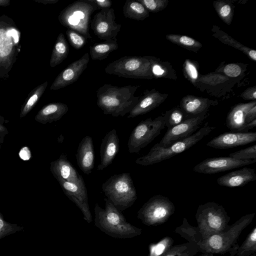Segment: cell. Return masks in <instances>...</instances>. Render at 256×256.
<instances>
[{"label": "cell", "mask_w": 256, "mask_h": 256, "mask_svg": "<svg viewBox=\"0 0 256 256\" xmlns=\"http://www.w3.org/2000/svg\"><path fill=\"white\" fill-rule=\"evenodd\" d=\"M228 156L238 160L256 159V144L231 153Z\"/></svg>", "instance_id": "74e56055"}, {"label": "cell", "mask_w": 256, "mask_h": 256, "mask_svg": "<svg viewBox=\"0 0 256 256\" xmlns=\"http://www.w3.org/2000/svg\"><path fill=\"white\" fill-rule=\"evenodd\" d=\"M152 60L148 56H124L110 63L105 72L125 78L151 79Z\"/></svg>", "instance_id": "ba28073f"}, {"label": "cell", "mask_w": 256, "mask_h": 256, "mask_svg": "<svg viewBox=\"0 0 256 256\" xmlns=\"http://www.w3.org/2000/svg\"><path fill=\"white\" fill-rule=\"evenodd\" d=\"M174 242L172 238L166 236L157 242L150 244L148 256H163L173 246Z\"/></svg>", "instance_id": "4dcf8cb0"}, {"label": "cell", "mask_w": 256, "mask_h": 256, "mask_svg": "<svg viewBox=\"0 0 256 256\" xmlns=\"http://www.w3.org/2000/svg\"><path fill=\"white\" fill-rule=\"evenodd\" d=\"M138 86H117L105 84L96 91V104L104 114L124 116L129 113L138 102L134 96Z\"/></svg>", "instance_id": "6da1fadb"}, {"label": "cell", "mask_w": 256, "mask_h": 256, "mask_svg": "<svg viewBox=\"0 0 256 256\" xmlns=\"http://www.w3.org/2000/svg\"><path fill=\"white\" fill-rule=\"evenodd\" d=\"M8 2H9L8 0H0V6H4L8 4Z\"/></svg>", "instance_id": "681fc988"}, {"label": "cell", "mask_w": 256, "mask_h": 256, "mask_svg": "<svg viewBox=\"0 0 256 256\" xmlns=\"http://www.w3.org/2000/svg\"><path fill=\"white\" fill-rule=\"evenodd\" d=\"M256 106L255 100L246 104H240L234 106L228 114L226 125L232 132H244L256 126V119L247 124L246 114L248 110Z\"/></svg>", "instance_id": "2e32d148"}, {"label": "cell", "mask_w": 256, "mask_h": 256, "mask_svg": "<svg viewBox=\"0 0 256 256\" xmlns=\"http://www.w3.org/2000/svg\"><path fill=\"white\" fill-rule=\"evenodd\" d=\"M241 96L246 100H256V86L247 88L241 94Z\"/></svg>", "instance_id": "ee69618b"}, {"label": "cell", "mask_w": 256, "mask_h": 256, "mask_svg": "<svg viewBox=\"0 0 256 256\" xmlns=\"http://www.w3.org/2000/svg\"><path fill=\"white\" fill-rule=\"evenodd\" d=\"M67 197L80 209L84 215V220L88 224H90L92 222V216L88 203L82 202L73 196H68Z\"/></svg>", "instance_id": "60d3db41"}, {"label": "cell", "mask_w": 256, "mask_h": 256, "mask_svg": "<svg viewBox=\"0 0 256 256\" xmlns=\"http://www.w3.org/2000/svg\"><path fill=\"white\" fill-rule=\"evenodd\" d=\"M254 213L242 216L226 231L202 240L196 246L202 254H224L230 253L239 245L238 240L246 226L252 221Z\"/></svg>", "instance_id": "3957f363"}, {"label": "cell", "mask_w": 256, "mask_h": 256, "mask_svg": "<svg viewBox=\"0 0 256 256\" xmlns=\"http://www.w3.org/2000/svg\"><path fill=\"white\" fill-rule=\"evenodd\" d=\"M166 38L170 42L186 48H199L202 46L201 43L186 36L170 34Z\"/></svg>", "instance_id": "d6a6232c"}, {"label": "cell", "mask_w": 256, "mask_h": 256, "mask_svg": "<svg viewBox=\"0 0 256 256\" xmlns=\"http://www.w3.org/2000/svg\"><path fill=\"white\" fill-rule=\"evenodd\" d=\"M152 70L154 76H161L165 75L166 71L158 64L155 62L152 59Z\"/></svg>", "instance_id": "f6af8a7d"}, {"label": "cell", "mask_w": 256, "mask_h": 256, "mask_svg": "<svg viewBox=\"0 0 256 256\" xmlns=\"http://www.w3.org/2000/svg\"><path fill=\"white\" fill-rule=\"evenodd\" d=\"M117 38L96 43L90 48V53L92 60H102L118 48Z\"/></svg>", "instance_id": "d4e9b609"}, {"label": "cell", "mask_w": 256, "mask_h": 256, "mask_svg": "<svg viewBox=\"0 0 256 256\" xmlns=\"http://www.w3.org/2000/svg\"><path fill=\"white\" fill-rule=\"evenodd\" d=\"M198 252L195 244L187 242L172 246L163 256H195Z\"/></svg>", "instance_id": "f546056e"}, {"label": "cell", "mask_w": 256, "mask_h": 256, "mask_svg": "<svg viewBox=\"0 0 256 256\" xmlns=\"http://www.w3.org/2000/svg\"><path fill=\"white\" fill-rule=\"evenodd\" d=\"M66 33L70 45L76 50L80 49L86 42V38L72 29H68Z\"/></svg>", "instance_id": "d590c367"}, {"label": "cell", "mask_w": 256, "mask_h": 256, "mask_svg": "<svg viewBox=\"0 0 256 256\" xmlns=\"http://www.w3.org/2000/svg\"><path fill=\"white\" fill-rule=\"evenodd\" d=\"M195 217L203 240L224 232L230 226V216L222 205L215 202L199 205Z\"/></svg>", "instance_id": "52a82bcc"}, {"label": "cell", "mask_w": 256, "mask_h": 256, "mask_svg": "<svg viewBox=\"0 0 256 256\" xmlns=\"http://www.w3.org/2000/svg\"><path fill=\"white\" fill-rule=\"evenodd\" d=\"M256 180L254 169L244 168L228 172L219 177L217 183L228 188L244 186L248 182Z\"/></svg>", "instance_id": "ffe728a7"}, {"label": "cell", "mask_w": 256, "mask_h": 256, "mask_svg": "<svg viewBox=\"0 0 256 256\" xmlns=\"http://www.w3.org/2000/svg\"><path fill=\"white\" fill-rule=\"evenodd\" d=\"M206 114V111L190 117L177 126L167 130L162 140L156 144L160 146H168L190 136L200 127L207 116Z\"/></svg>", "instance_id": "7c38bea8"}, {"label": "cell", "mask_w": 256, "mask_h": 256, "mask_svg": "<svg viewBox=\"0 0 256 256\" xmlns=\"http://www.w3.org/2000/svg\"><path fill=\"white\" fill-rule=\"evenodd\" d=\"M77 164L86 174L92 172L94 165V151L92 137L86 136L80 142L76 154Z\"/></svg>", "instance_id": "d6986e66"}, {"label": "cell", "mask_w": 256, "mask_h": 256, "mask_svg": "<svg viewBox=\"0 0 256 256\" xmlns=\"http://www.w3.org/2000/svg\"><path fill=\"white\" fill-rule=\"evenodd\" d=\"M66 196H73L84 203H88V193L84 182L76 183L57 178Z\"/></svg>", "instance_id": "cb8c5ba5"}, {"label": "cell", "mask_w": 256, "mask_h": 256, "mask_svg": "<svg viewBox=\"0 0 256 256\" xmlns=\"http://www.w3.org/2000/svg\"><path fill=\"white\" fill-rule=\"evenodd\" d=\"M212 102L206 98L192 96L184 97L180 103V108L186 114L194 116L206 111Z\"/></svg>", "instance_id": "603a6c76"}, {"label": "cell", "mask_w": 256, "mask_h": 256, "mask_svg": "<svg viewBox=\"0 0 256 256\" xmlns=\"http://www.w3.org/2000/svg\"><path fill=\"white\" fill-rule=\"evenodd\" d=\"M216 127L208 126L206 122L204 126L190 136L178 140L168 146H160L156 144L145 156L138 158L136 163L143 166L157 164L189 149L208 135Z\"/></svg>", "instance_id": "277c9868"}, {"label": "cell", "mask_w": 256, "mask_h": 256, "mask_svg": "<svg viewBox=\"0 0 256 256\" xmlns=\"http://www.w3.org/2000/svg\"><path fill=\"white\" fill-rule=\"evenodd\" d=\"M184 70L192 82L195 81L198 78V74L196 67L188 60L185 62Z\"/></svg>", "instance_id": "7bdbcfd3"}, {"label": "cell", "mask_w": 256, "mask_h": 256, "mask_svg": "<svg viewBox=\"0 0 256 256\" xmlns=\"http://www.w3.org/2000/svg\"><path fill=\"white\" fill-rule=\"evenodd\" d=\"M50 170L56 179L76 183L84 182L82 176L68 160L65 154H62L58 159L51 162Z\"/></svg>", "instance_id": "ac0fdd59"}, {"label": "cell", "mask_w": 256, "mask_h": 256, "mask_svg": "<svg viewBox=\"0 0 256 256\" xmlns=\"http://www.w3.org/2000/svg\"><path fill=\"white\" fill-rule=\"evenodd\" d=\"M256 141V132H227L214 138L207 143L206 146L217 149H226L244 146Z\"/></svg>", "instance_id": "9a60e30c"}, {"label": "cell", "mask_w": 256, "mask_h": 256, "mask_svg": "<svg viewBox=\"0 0 256 256\" xmlns=\"http://www.w3.org/2000/svg\"><path fill=\"white\" fill-rule=\"evenodd\" d=\"M256 162L254 160H238L230 156L215 157L205 159L193 168L196 172L214 174L250 164Z\"/></svg>", "instance_id": "4fadbf2b"}, {"label": "cell", "mask_w": 256, "mask_h": 256, "mask_svg": "<svg viewBox=\"0 0 256 256\" xmlns=\"http://www.w3.org/2000/svg\"><path fill=\"white\" fill-rule=\"evenodd\" d=\"M256 256V254H252V255H251V256Z\"/></svg>", "instance_id": "f5cc1de1"}, {"label": "cell", "mask_w": 256, "mask_h": 256, "mask_svg": "<svg viewBox=\"0 0 256 256\" xmlns=\"http://www.w3.org/2000/svg\"><path fill=\"white\" fill-rule=\"evenodd\" d=\"M148 11L157 12L164 9L168 4L167 0H138Z\"/></svg>", "instance_id": "f35d334b"}, {"label": "cell", "mask_w": 256, "mask_h": 256, "mask_svg": "<svg viewBox=\"0 0 256 256\" xmlns=\"http://www.w3.org/2000/svg\"><path fill=\"white\" fill-rule=\"evenodd\" d=\"M116 17L112 8H102L91 20L90 28L101 40H112L120 32L122 25L116 21Z\"/></svg>", "instance_id": "8fae6325"}, {"label": "cell", "mask_w": 256, "mask_h": 256, "mask_svg": "<svg viewBox=\"0 0 256 256\" xmlns=\"http://www.w3.org/2000/svg\"><path fill=\"white\" fill-rule=\"evenodd\" d=\"M256 252V226H254L242 244L237 248L234 256H250Z\"/></svg>", "instance_id": "f1b7e54d"}, {"label": "cell", "mask_w": 256, "mask_h": 256, "mask_svg": "<svg viewBox=\"0 0 256 256\" xmlns=\"http://www.w3.org/2000/svg\"><path fill=\"white\" fill-rule=\"evenodd\" d=\"M174 232L196 246L203 240L198 227L191 226L185 218H183L182 224L176 227Z\"/></svg>", "instance_id": "83f0119b"}, {"label": "cell", "mask_w": 256, "mask_h": 256, "mask_svg": "<svg viewBox=\"0 0 256 256\" xmlns=\"http://www.w3.org/2000/svg\"><path fill=\"white\" fill-rule=\"evenodd\" d=\"M24 229L23 226L16 224H12L5 220L0 212V239L20 232Z\"/></svg>", "instance_id": "e575fe53"}, {"label": "cell", "mask_w": 256, "mask_h": 256, "mask_svg": "<svg viewBox=\"0 0 256 256\" xmlns=\"http://www.w3.org/2000/svg\"><path fill=\"white\" fill-rule=\"evenodd\" d=\"M191 116H192L186 114L180 108H176L166 112L163 119L165 126L169 130Z\"/></svg>", "instance_id": "1f68e13d"}, {"label": "cell", "mask_w": 256, "mask_h": 256, "mask_svg": "<svg viewBox=\"0 0 256 256\" xmlns=\"http://www.w3.org/2000/svg\"><path fill=\"white\" fill-rule=\"evenodd\" d=\"M212 254H202L200 255H199L198 256H210Z\"/></svg>", "instance_id": "f907efd6"}, {"label": "cell", "mask_w": 256, "mask_h": 256, "mask_svg": "<svg viewBox=\"0 0 256 256\" xmlns=\"http://www.w3.org/2000/svg\"><path fill=\"white\" fill-rule=\"evenodd\" d=\"M68 110V106L64 103H52L39 112L36 120L42 124L51 123L60 120Z\"/></svg>", "instance_id": "7402d4cb"}, {"label": "cell", "mask_w": 256, "mask_h": 256, "mask_svg": "<svg viewBox=\"0 0 256 256\" xmlns=\"http://www.w3.org/2000/svg\"><path fill=\"white\" fill-rule=\"evenodd\" d=\"M210 256H213V254H212Z\"/></svg>", "instance_id": "db71d44e"}, {"label": "cell", "mask_w": 256, "mask_h": 256, "mask_svg": "<svg viewBox=\"0 0 256 256\" xmlns=\"http://www.w3.org/2000/svg\"><path fill=\"white\" fill-rule=\"evenodd\" d=\"M163 116L142 120L132 130L128 142L130 153H138L150 144L165 128Z\"/></svg>", "instance_id": "30bf717a"}, {"label": "cell", "mask_w": 256, "mask_h": 256, "mask_svg": "<svg viewBox=\"0 0 256 256\" xmlns=\"http://www.w3.org/2000/svg\"><path fill=\"white\" fill-rule=\"evenodd\" d=\"M240 67L235 64H230L226 66L224 68V72L228 76L237 77L241 74Z\"/></svg>", "instance_id": "b9f144b4"}, {"label": "cell", "mask_w": 256, "mask_h": 256, "mask_svg": "<svg viewBox=\"0 0 256 256\" xmlns=\"http://www.w3.org/2000/svg\"><path fill=\"white\" fill-rule=\"evenodd\" d=\"M105 208L94 206V224L108 235L115 238H130L140 235L142 230L127 222L124 216L107 198Z\"/></svg>", "instance_id": "7a4b0ae2"}, {"label": "cell", "mask_w": 256, "mask_h": 256, "mask_svg": "<svg viewBox=\"0 0 256 256\" xmlns=\"http://www.w3.org/2000/svg\"><path fill=\"white\" fill-rule=\"evenodd\" d=\"M19 156L24 160H28L31 158V153L27 146L23 147L19 152Z\"/></svg>", "instance_id": "7dc6e473"}, {"label": "cell", "mask_w": 256, "mask_h": 256, "mask_svg": "<svg viewBox=\"0 0 256 256\" xmlns=\"http://www.w3.org/2000/svg\"><path fill=\"white\" fill-rule=\"evenodd\" d=\"M47 84L48 82H46L40 86L34 94L30 98L21 112V117L24 116L36 104L40 97L44 91Z\"/></svg>", "instance_id": "ab89813d"}, {"label": "cell", "mask_w": 256, "mask_h": 256, "mask_svg": "<svg viewBox=\"0 0 256 256\" xmlns=\"http://www.w3.org/2000/svg\"><path fill=\"white\" fill-rule=\"evenodd\" d=\"M69 47L64 34L60 32L58 36L54 47L50 60L51 67H54L62 63L68 56Z\"/></svg>", "instance_id": "4316f807"}, {"label": "cell", "mask_w": 256, "mask_h": 256, "mask_svg": "<svg viewBox=\"0 0 256 256\" xmlns=\"http://www.w3.org/2000/svg\"><path fill=\"white\" fill-rule=\"evenodd\" d=\"M98 9L94 0H79L70 4L58 15L60 23L85 38H92L90 34L91 16Z\"/></svg>", "instance_id": "5b68a950"}, {"label": "cell", "mask_w": 256, "mask_h": 256, "mask_svg": "<svg viewBox=\"0 0 256 256\" xmlns=\"http://www.w3.org/2000/svg\"><path fill=\"white\" fill-rule=\"evenodd\" d=\"M214 5L222 20L226 24H230L232 18V12L230 6L222 1L214 2Z\"/></svg>", "instance_id": "836d02e7"}, {"label": "cell", "mask_w": 256, "mask_h": 256, "mask_svg": "<svg viewBox=\"0 0 256 256\" xmlns=\"http://www.w3.org/2000/svg\"><path fill=\"white\" fill-rule=\"evenodd\" d=\"M119 142L115 129H112L106 134L100 144V162L98 165V170H103L112 162L119 151Z\"/></svg>", "instance_id": "e0dca14e"}, {"label": "cell", "mask_w": 256, "mask_h": 256, "mask_svg": "<svg viewBox=\"0 0 256 256\" xmlns=\"http://www.w3.org/2000/svg\"><path fill=\"white\" fill-rule=\"evenodd\" d=\"M98 8H110L112 2L110 0H94Z\"/></svg>", "instance_id": "c3c4849f"}, {"label": "cell", "mask_w": 256, "mask_h": 256, "mask_svg": "<svg viewBox=\"0 0 256 256\" xmlns=\"http://www.w3.org/2000/svg\"><path fill=\"white\" fill-rule=\"evenodd\" d=\"M174 212V205L169 198L158 194L143 204L137 217L144 225L156 226L166 222Z\"/></svg>", "instance_id": "9c48e42d"}, {"label": "cell", "mask_w": 256, "mask_h": 256, "mask_svg": "<svg viewBox=\"0 0 256 256\" xmlns=\"http://www.w3.org/2000/svg\"><path fill=\"white\" fill-rule=\"evenodd\" d=\"M89 60V54L86 52L80 58L70 64L57 76L50 90H59L76 82L86 68Z\"/></svg>", "instance_id": "5bb4252c"}, {"label": "cell", "mask_w": 256, "mask_h": 256, "mask_svg": "<svg viewBox=\"0 0 256 256\" xmlns=\"http://www.w3.org/2000/svg\"><path fill=\"white\" fill-rule=\"evenodd\" d=\"M166 94H162L158 92H148L140 98L138 102L128 113V118H134L146 114L158 106L166 98Z\"/></svg>", "instance_id": "44dd1931"}, {"label": "cell", "mask_w": 256, "mask_h": 256, "mask_svg": "<svg viewBox=\"0 0 256 256\" xmlns=\"http://www.w3.org/2000/svg\"><path fill=\"white\" fill-rule=\"evenodd\" d=\"M4 130V128L2 126L0 125V130L2 131V130Z\"/></svg>", "instance_id": "816d5d0a"}, {"label": "cell", "mask_w": 256, "mask_h": 256, "mask_svg": "<svg viewBox=\"0 0 256 256\" xmlns=\"http://www.w3.org/2000/svg\"><path fill=\"white\" fill-rule=\"evenodd\" d=\"M256 119V106L250 108L246 114V122L247 124Z\"/></svg>", "instance_id": "bcb514c9"}, {"label": "cell", "mask_w": 256, "mask_h": 256, "mask_svg": "<svg viewBox=\"0 0 256 256\" xmlns=\"http://www.w3.org/2000/svg\"><path fill=\"white\" fill-rule=\"evenodd\" d=\"M220 39L223 42L227 44L244 52L253 60H256V51L255 50L250 49L238 43L236 41H234V39L228 36H222Z\"/></svg>", "instance_id": "8d00e7d4"}, {"label": "cell", "mask_w": 256, "mask_h": 256, "mask_svg": "<svg viewBox=\"0 0 256 256\" xmlns=\"http://www.w3.org/2000/svg\"><path fill=\"white\" fill-rule=\"evenodd\" d=\"M125 18L136 20H143L149 16V12L138 0H127L123 6Z\"/></svg>", "instance_id": "484cf974"}, {"label": "cell", "mask_w": 256, "mask_h": 256, "mask_svg": "<svg viewBox=\"0 0 256 256\" xmlns=\"http://www.w3.org/2000/svg\"><path fill=\"white\" fill-rule=\"evenodd\" d=\"M107 198L120 212L130 207L137 194L130 174L124 172L111 176L102 184Z\"/></svg>", "instance_id": "8992f818"}]
</instances>
